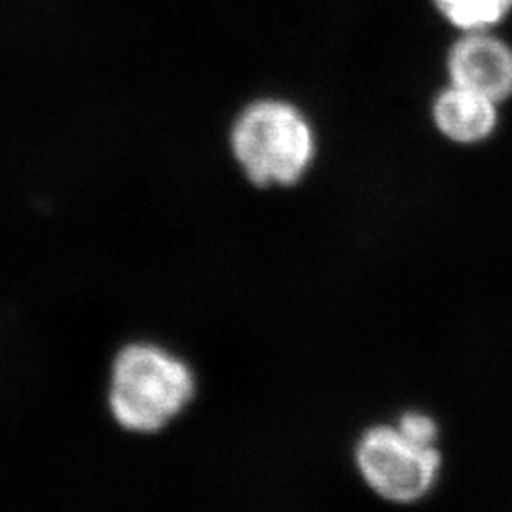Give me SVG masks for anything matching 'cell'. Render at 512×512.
<instances>
[{"label":"cell","mask_w":512,"mask_h":512,"mask_svg":"<svg viewBox=\"0 0 512 512\" xmlns=\"http://www.w3.org/2000/svg\"><path fill=\"white\" fill-rule=\"evenodd\" d=\"M357 463L376 494L395 503H414L431 492L440 454L404 439L399 429L376 427L359 442Z\"/></svg>","instance_id":"obj_3"},{"label":"cell","mask_w":512,"mask_h":512,"mask_svg":"<svg viewBox=\"0 0 512 512\" xmlns=\"http://www.w3.org/2000/svg\"><path fill=\"white\" fill-rule=\"evenodd\" d=\"M437 128L452 141L473 145L488 139L497 126V103L480 93L450 86L433 107Z\"/></svg>","instance_id":"obj_5"},{"label":"cell","mask_w":512,"mask_h":512,"mask_svg":"<svg viewBox=\"0 0 512 512\" xmlns=\"http://www.w3.org/2000/svg\"><path fill=\"white\" fill-rule=\"evenodd\" d=\"M194 391V376L183 361L156 346L135 344L112 365L110 412L126 431L156 433L183 412Z\"/></svg>","instance_id":"obj_1"},{"label":"cell","mask_w":512,"mask_h":512,"mask_svg":"<svg viewBox=\"0 0 512 512\" xmlns=\"http://www.w3.org/2000/svg\"><path fill=\"white\" fill-rule=\"evenodd\" d=\"M399 431L403 435L404 439L418 444V446H425V448H433L435 440L439 437V429H437V423L427 418V416H421V414H406L401 418L399 423Z\"/></svg>","instance_id":"obj_7"},{"label":"cell","mask_w":512,"mask_h":512,"mask_svg":"<svg viewBox=\"0 0 512 512\" xmlns=\"http://www.w3.org/2000/svg\"><path fill=\"white\" fill-rule=\"evenodd\" d=\"M452 84L480 93L495 103L512 95V48L490 31H471L448 54Z\"/></svg>","instance_id":"obj_4"},{"label":"cell","mask_w":512,"mask_h":512,"mask_svg":"<svg viewBox=\"0 0 512 512\" xmlns=\"http://www.w3.org/2000/svg\"><path fill=\"white\" fill-rule=\"evenodd\" d=\"M232 148L247 177L258 186H289L302 179L315 154L306 116L285 101H256L239 114Z\"/></svg>","instance_id":"obj_2"},{"label":"cell","mask_w":512,"mask_h":512,"mask_svg":"<svg viewBox=\"0 0 512 512\" xmlns=\"http://www.w3.org/2000/svg\"><path fill=\"white\" fill-rule=\"evenodd\" d=\"M433 4L463 33L490 31L512 12V0H433Z\"/></svg>","instance_id":"obj_6"}]
</instances>
